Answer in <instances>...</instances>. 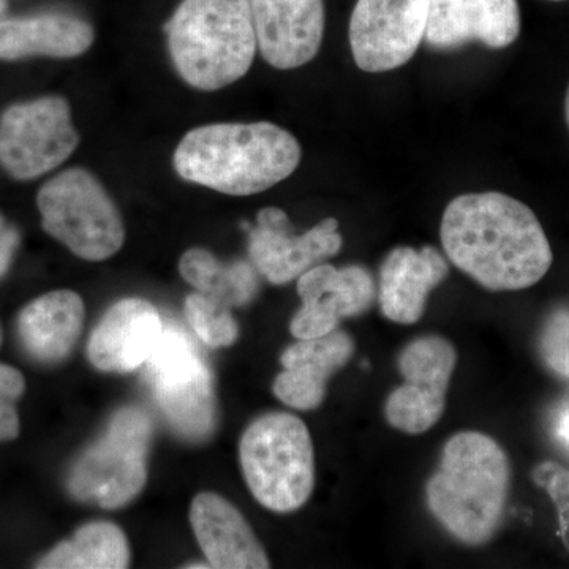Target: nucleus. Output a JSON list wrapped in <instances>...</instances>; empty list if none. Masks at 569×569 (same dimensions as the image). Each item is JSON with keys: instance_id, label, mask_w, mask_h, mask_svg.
<instances>
[{"instance_id": "nucleus-1", "label": "nucleus", "mask_w": 569, "mask_h": 569, "mask_svg": "<svg viewBox=\"0 0 569 569\" xmlns=\"http://www.w3.org/2000/svg\"><path fill=\"white\" fill-rule=\"evenodd\" d=\"M440 238L456 268L490 291L533 287L553 261L535 212L500 192L455 198L445 209Z\"/></svg>"}, {"instance_id": "nucleus-2", "label": "nucleus", "mask_w": 569, "mask_h": 569, "mask_svg": "<svg viewBox=\"0 0 569 569\" xmlns=\"http://www.w3.org/2000/svg\"><path fill=\"white\" fill-rule=\"evenodd\" d=\"M509 490L511 463L505 449L492 437L468 430L445 445L426 485V503L452 538L478 548L503 523Z\"/></svg>"}, {"instance_id": "nucleus-3", "label": "nucleus", "mask_w": 569, "mask_h": 569, "mask_svg": "<svg viewBox=\"0 0 569 569\" xmlns=\"http://www.w3.org/2000/svg\"><path fill=\"white\" fill-rule=\"evenodd\" d=\"M301 156L293 134L274 123H212L187 133L173 162L186 181L247 197L293 174Z\"/></svg>"}, {"instance_id": "nucleus-4", "label": "nucleus", "mask_w": 569, "mask_h": 569, "mask_svg": "<svg viewBox=\"0 0 569 569\" xmlns=\"http://www.w3.org/2000/svg\"><path fill=\"white\" fill-rule=\"evenodd\" d=\"M164 32L176 70L200 91L244 78L258 48L249 0H182Z\"/></svg>"}, {"instance_id": "nucleus-5", "label": "nucleus", "mask_w": 569, "mask_h": 569, "mask_svg": "<svg viewBox=\"0 0 569 569\" xmlns=\"http://www.w3.org/2000/svg\"><path fill=\"white\" fill-rule=\"evenodd\" d=\"M250 492L269 511L305 507L316 488V458L309 429L290 413H268L247 427L239 445Z\"/></svg>"}, {"instance_id": "nucleus-6", "label": "nucleus", "mask_w": 569, "mask_h": 569, "mask_svg": "<svg viewBox=\"0 0 569 569\" xmlns=\"http://www.w3.org/2000/svg\"><path fill=\"white\" fill-rule=\"evenodd\" d=\"M37 206L43 230L82 260H108L121 250V213L89 171L71 168L56 174L41 186Z\"/></svg>"}, {"instance_id": "nucleus-7", "label": "nucleus", "mask_w": 569, "mask_h": 569, "mask_svg": "<svg viewBox=\"0 0 569 569\" xmlns=\"http://www.w3.org/2000/svg\"><path fill=\"white\" fill-rule=\"evenodd\" d=\"M152 422L138 408H122L71 468L69 490L81 501L118 509L140 496L148 479Z\"/></svg>"}, {"instance_id": "nucleus-8", "label": "nucleus", "mask_w": 569, "mask_h": 569, "mask_svg": "<svg viewBox=\"0 0 569 569\" xmlns=\"http://www.w3.org/2000/svg\"><path fill=\"white\" fill-rule=\"evenodd\" d=\"M144 366L157 403L176 432L189 440L211 436L216 425L212 373L186 332L164 326Z\"/></svg>"}, {"instance_id": "nucleus-9", "label": "nucleus", "mask_w": 569, "mask_h": 569, "mask_svg": "<svg viewBox=\"0 0 569 569\" xmlns=\"http://www.w3.org/2000/svg\"><path fill=\"white\" fill-rule=\"evenodd\" d=\"M70 104L58 96L11 104L0 116V167L18 181L50 173L78 148Z\"/></svg>"}, {"instance_id": "nucleus-10", "label": "nucleus", "mask_w": 569, "mask_h": 569, "mask_svg": "<svg viewBox=\"0 0 569 569\" xmlns=\"http://www.w3.org/2000/svg\"><path fill=\"white\" fill-rule=\"evenodd\" d=\"M458 351L440 336L411 340L397 358L403 385L389 395L385 417L389 426L410 436H419L443 417Z\"/></svg>"}, {"instance_id": "nucleus-11", "label": "nucleus", "mask_w": 569, "mask_h": 569, "mask_svg": "<svg viewBox=\"0 0 569 569\" xmlns=\"http://www.w3.org/2000/svg\"><path fill=\"white\" fill-rule=\"evenodd\" d=\"M430 0H358L350 20L356 66L383 73L406 66L425 40Z\"/></svg>"}, {"instance_id": "nucleus-12", "label": "nucleus", "mask_w": 569, "mask_h": 569, "mask_svg": "<svg viewBox=\"0 0 569 569\" xmlns=\"http://www.w3.org/2000/svg\"><path fill=\"white\" fill-rule=\"evenodd\" d=\"M339 222L325 219L305 234H295L290 219L279 208L258 212L257 227L249 230V254L261 276L274 284L299 279L342 249Z\"/></svg>"}, {"instance_id": "nucleus-13", "label": "nucleus", "mask_w": 569, "mask_h": 569, "mask_svg": "<svg viewBox=\"0 0 569 569\" xmlns=\"http://www.w3.org/2000/svg\"><path fill=\"white\" fill-rule=\"evenodd\" d=\"M298 295L302 307L291 320V335L313 339L336 331L343 318L366 313L376 301L377 284L365 266L321 263L299 277Z\"/></svg>"}, {"instance_id": "nucleus-14", "label": "nucleus", "mask_w": 569, "mask_h": 569, "mask_svg": "<svg viewBox=\"0 0 569 569\" xmlns=\"http://www.w3.org/2000/svg\"><path fill=\"white\" fill-rule=\"evenodd\" d=\"M258 50L269 66L298 69L312 61L325 37L323 0H249Z\"/></svg>"}, {"instance_id": "nucleus-15", "label": "nucleus", "mask_w": 569, "mask_h": 569, "mask_svg": "<svg viewBox=\"0 0 569 569\" xmlns=\"http://www.w3.org/2000/svg\"><path fill=\"white\" fill-rule=\"evenodd\" d=\"M518 0H430L425 40L437 50L486 44L501 50L518 40Z\"/></svg>"}, {"instance_id": "nucleus-16", "label": "nucleus", "mask_w": 569, "mask_h": 569, "mask_svg": "<svg viewBox=\"0 0 569 569\" xmlns=\"http://www.w3.org/2000/svg\"><path fill=\"white\" fill-rule=\"evenodd\" d=\"M163 329L162 318L151 302L123 299L112 306L93 329L89 359L103 372H133L146 365Z\"/></svg>"}, {"instance_id": "nucleus-17", "label": "nucleus", "mask_w": 569, "mask_h": 569, "mask_svg": "<svg viewBox=\"0 0 569 569\" xmlns=\"http://www.w3.org/2000/svg\"><path fill=\"white\" fill-rule=\"evenodd\" d=\"M353 355V339L339 329L313 339H299L283 351V372L277 376L272 391L295 410H316L325 400L329 378Z\"/></svg>"}, {"instance_id": "nucleus-18", "label": "nucleus", "mask_w": 569, "mask_h": 569, "mask_svg": "<svg viewBox=\"0 0 569 569\" xmlns=\"http://www.w3.org/2000/svg\"><path fill=\"white\" fill-rule=\"evenodd\" d=\"M448 274L447 260L433 247H397L380 269L377 295L381 313L395 323H418L427 298Z\"/></svg>"}, {"instance_id": "nucleus-19", "label": "nucleus", "mask_w": 569, "mask_h": 569, "mask_svg": "<svg viewBox=\"0 0 569 569\" xmlns=\"http://www.w3.org/2000/svg\"><path fill=\"white\" fill-rule=\"evenodd\" d=\"M194 537L209 567L217 569H264L271 567L244 516L217 493L194 497L190 509Z\"/></svg>"}, {"instance_id": "nucleus-20", "label": "nucleus", "mask_w": 569, "mask_h": 569, "mask_svg": "<svg viewBox=\"0 0 569 569\" xmlns=\"http://www.w3.org/2000/svg\"><path fill=\"white\" fill-rule=\"evenodd\" d=\"M93 43V29L81 18L44 13L0 21V61L43 58L70 59Z\"/></svg>"}, {"instance_id": "nucleus-21", "label": "nucleus", "mask_w": 569, "mask_h": 569, "mask_svg": "<svg viewBox=\"0 0 569 569\" xmlns=\"http://www.w3.org/2000/svg\"><path fill=\"white\" fill-rule=\"evenodd\" d=\"M84 323V302L69 290L51 291L26 306L18 318L21 342L32 358L59 362L70 355Z\"/></svg>"}, {"instance_id": "nucleus-22", "label": "nucleus", "mask_w": 569, "mask_h": 569, "mask_svg": "<svg viewBox=\"0 0 569 569\" xmlns=\"http://www.w3.org/2000/svg\"><path fill=\"white\" fill-rule=\"evenodd\" d=\"M129 542L123 531L114 523L91 522L52 549L37 568L123 569L129 567Z\"/></svg>"}, {"instance_id": "nucleus-23", "label": "nucleus", "mask_w": 569, "mask_h": 569, "mask_svg": "<svg viewBox=\"0 0 569 569\" xmlns=\"http://www.w3.org/2000/svg\"><path fill=\"white\" fill-rule=\"evenodd\" d=\"M179 272L198 293L212 298L227 307L244 306L257 293L258 280L254 266L238 261L222 264L204 249H190L179 261Z\"/></svg>"}, {"instance_id": "nucleus-24", "label": "nucleus", "mask_w": 569, "mask_h": 569, "mask_svg": "<svg viewBox=\"0 0 569 569\" xmlns=\"http://www.w3.org/2000/svg\"><path fill=\"white\" fill-rule=\"evenodd\" d=\"M186 316L194 335L208 347H230L238 339L239 329L231 317L230 307L213 301L209 296L190 295L186 299Z\"/></svg>"}, {"instance_id": "nucleus-25", "label": "nucleus", "mask_w": 569, "mask_h": 569, "mask_svg": "<svg viewBox=\"0 0 569 569\" xmlns=\"http://www.w3.org/2000/svg\"><path fill=\"white\" fill-rule=\"evenodd\" d=\"M538 351L550 372L569 380V310L550 313L542 325Z\"/></svg>"}, {"instance_id": "nucleus-26", "label": "nucleus", "mask_w": 569, "mask_h": 569, "mask_svg": "<svg viewBox=\"0 0 569 569\" xmlns=\"http://www.w3.org/2000/svg\"><path fill=\"white\" fill-rule=\"evenodd\" d=\"M535 485L548 492L559 518V537L569 550V470L553 460L538 463L531 471Z\"/></svg>"}, {"instance_id": "nucleus-27", "label": "nucleus", "mask_w": 569, "mask_h": 569, "mask_svg": "<svg viewBox=\"0 0 569 569\" xmlns=\"http://www.w3.org/2000/svg\"><path fill=\"white\" fill-rule=\"evenodd\" d=\"M26 391L20 370L0 365V441L14 440L20 433L17 402Z\"/></svg>"}, {"instance_id": "nucleus-28", "label": "nucleus", "mask_w": 569, "mask_h": 569, "mask_svg": "<svg viewBox=\"0 0 569 569\" xmlns=\"http://www.w3.org/2000/svg\"><path fill=\"white\" fill-rule=\"evenodd\" d=\"M550 433L557 445L569 455V396L553 408L550 415Z\"/></svg>"}, {"instance_id": "nucleus-29", "label": "nucleus", "mask_w": 569, "mask_h": 569, "mask_svg": "<svg viewBox=\"0 0 569 569\" xmlns=\"http://www.w3.org/2000/svg\"><path fill=\"white\" fill-rule=\"evenodd\" d=\"M18 246H20V233L13 227H7L0 233V279L9 271Z\"/></svg>"}, {"instance_id": "nucleus-30", "label": "nucleus", "mask_w": 569, "mask_h": 569, "mask_svg": "<svg viewBox=\"0 0 569 569\" xmlns=\"http://www.w3.org/2000/svg\"><path fill=\"white\" fill-rule=\"evenodd\" d=\"M7 13V0H0V21L6 18Z\"/></svg>"}, {"instance_id": "nucleus-31", "label": "nucleus", "mask_w": 569, "mask_h": 569, "mask_svg": "<svg viewBox=\"0 0 569 569\" xmlns=\"http://www.w3.org/2000/svg\"><path fill=\"white\" fill-rule=\"evenodd\" d=\"M565 116H567V122L569 127V86L567 91V99H565Z\"/></svg>"}, {"instance_id": "nucleus-32", "label": "nucleus", "mask_w": 569, "mask_h": 569, "mask_svg": "<svg viewBox=\"0 0 569 569\" xmlns=\"http://www.w3.org/2000/svg\"><path fill=\"white\" fill-rule=\"evenodd\" d=\"M9 227V224L6 223V220H3V217L0 216V233H2L6 228Z\"/></svg>"}, {"instance_id": "nucleus-33", "label": "nucleus", "mask_w": 569, "mask_h": 569, "mask_svg": "<svg viewBox=\"0 0 569 569\" xmlns=\"http://www.w3.org/2000/svg\"><path fill=\"white\" fill-rule=\"evenodd\" d=\"M0 346H2V328H0Z\"/></svg>"}, {"instance_id": "nucleus-34", "label": "nucleus", "mask_w": 569, "mask_h": 569, "mask_svg": "<svg viewBox=\"0 0 569 569\" xmlns=\"http://www.w3.org/2000/svg\"><path fill=\"white\" fill-rule=\"evenodd\" d=\"M550 2H563V0H550Z\"/></svg>"}]
</instances>
